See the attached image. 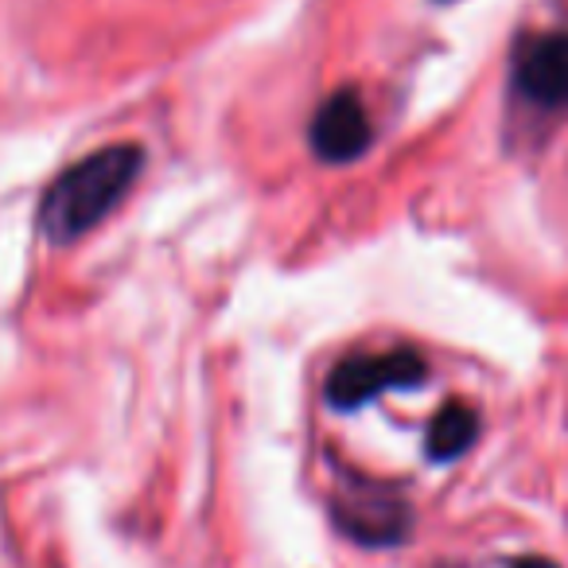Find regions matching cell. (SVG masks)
I'll return each mask as SVG.
<instances>
[{
	"mask_svg": "<svg viewBox=\"0 0 568 568\" xmlns=\"http://www.w3.org/2000/svg\"><path fill=\"white\" fill-rule=\"evenodd\" d=\"M144 168L141 144H110L74 160L48 183L40 199V230L51 245H71L105 222L129 195Z\"/></svg>",
	"mask_w": 568,
	"mask_h": 568,
	"instance_id": "6da1fadb",
	"label": "cell"
},
{
	"mask_svg": "<svg viewBox=\"0 0 568 568\" xmlns=\"http://www.w3.org/2000/svg\"><path fill=\"white\" fill-rule=\"evenodd\" d=\"M428 382V363L420 351H386V355H351L327 374V405L332 409H363L389 389H417Z\"/></svg>",
	"mask_w": 568,
	"mask_h": 568,
	"instance_id": "7a4b0ae2",
	"label": "cell"
},
{
	"mask_svg": "<svg viewBox=\"0 0 568 568\" xmlns=\"http://www.w3.org/2000/svg\"><path fill=\"white\" fill-rule=\"evenodd\" d=\"M335 526L358 545H402L413 526V514L394 487L351 479L332 503Z\"/></svg>",
	"mask_w": 568,
	"mask_h": 568,
	"instance_id": "3957f363",
	"label": "cell"
},
{
	"mask_svg": "<svg viewBox=\"0 0 568 568\" xmlns=\"http://www.w3.org/2000/svg\"><path fill=\"white\" fill-rule=\"evenodd\" d=\"M308 141L324 164H355L374 144V121L358 90L343 87L324 98L308 125Z\"/></svg>",
	"mask_w": 568,
	"mask_h": 568,
	"instance_id": "277c9868",
	"label": "cell"
},
{
	"mask_svg": "<svg viewBox=\"0 0 568 568\" xmlns=\"http://www.w3.org/2000/svg\"><path fill=\"white\" fill-rule=\"evenodd\" d=\"M514 90L541 113L568 110V32L534 36L514 55Z\"/></svg>",
	"mask_w": 568,
	"mask_h": 568,
	"instance_id": "5b68a950",
	"label": "cell"
},
{
	"mask_svg": "<svg viewBox=\"0 0 568 568\" xmlns=\"http://www.w3.org/2000/svg\"><path fill=\"white\" fill-rule=\"evenodd\" d=\"M479 436V413L467 402H448L440 413L433 417L425 433V448L433 464H448V459H459Z\"/></svg>",
	"mask_w": 568,
	"mask_h": 568,
	"instance_id": "8992f818",
	"label": "cell"
},
{
	"mask_svg": "<svg viewBox=\"0 0 568 568\" xmlns=\"http://www.w3.org/2000/svg\"><path fill=\"white\" fill-rule=\"evenodd\" d=\"M514 568H560V565L549 557H521V560H514Z\"/></svg>",
	"mask_w": 568,
	"mask_h": 568,
	"instance_id": "52a82bcc",
	"label": "cell"
}]
</instances>
